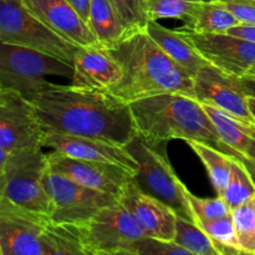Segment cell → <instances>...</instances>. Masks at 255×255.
Returning <instances> with one entry per match:
<instances>
[{
    "mask_svg": "<svg viewBox=\"0 0 255 255\" xmlns=\"http://www.w3.org/2000/svg\"><path fill=\"white\" fill-rule=\"evenodd\" d=\"M47 131L126 146L136 134L129 105L111 92L50 84L30 99Z\"/></svg>",
    "mask_w": 255,
    "mask_h": 255,
    "instance_id": "6da1fadb",
    "label": "cell"
},
{
    "mask_svg": "<svg viewBox=\"0 0 255 255\" xmlns=\"http://www.w3.org/2000/svg\"><path fill=\"white\" fill-rule=\"evenodd\" d=\"M110 51L122 67L121 80L110 92L126 104L167 92L194 97L193 77L146 30L129 35Z\"/></svg>",
    "mask_w": 255,
    "mask_h": 255,
    "instance_id": "7a4b0ae2",
    "label": "cell"
},
{
    "mask_svg": "<svg viewBox=\"0 0 255 255\" xmlns=\"http://www.w3.org/2000/svg\"><path fill=\"white\" fill-rule=\"evenodd\" d=\"M129 109L136 132L146 138L167 142L199 141L246 162L243 156L222 139L203 104L194 97L167 92L131 102Z\"/></svg>",
    "mask_w": 255,
    "mask_h": 255,
    "instance_id": "3957f363",
    "label": "cell"
},
{
    "mask_svg": "<svg viewBox=\"0 0 255 255\" xmlns=\"http://www.w3.org/2000/svg\"><path fill=\"white\" fill-rule=\"evenodd\" d=\"M0 254L85 255L75 227L0 198Z\"/></svg>",
    "mask_w": 255,
    "mask_h": 255,
    "instance_id": "277c9868",
    "label": "cell"
},
{
    "mask_svg": "<svg viewBox=\"0 0 255 255\" xmlns=\"http://www.w3.org/2000/svg\"><path fill=\"white\" fill-rule=\"evenodd\" d=\"M137 162L132 179L141 191L171 207L177 216L193 221L187 187L177 177L167 153V141H152L137 133L124 146Z\"/></svg>",
    "mask_w": 255,
    "mask_h": 255,
    "instance_id": "5b68a950",
    "label": "cell"
},
{
    "mask_svg": "<svg viewBox=\"0 0 255 255\" xmlns=\"http://www.w3.org/2000/svg\"><path fill=\"white\" fill-rule=\"evenodd\" d=\"M42 148L20 149L0 156V198L51 217L54 203L44 186L49 162Z\"/></svg>",
    "mask_w": 255,
    "mask_h": 255,
    "instance_id": "8992f818",
    "label": "cell"
},
{
    "mask_svg": "<svg viewBox=\"0 0 255 255\" xmlns=\"http://www.w3.org/2000/svg\"><path fill=\"white\" fill-rule=\"evenodd\" d=\"M0 42L42 52L71 66L79 49L32 15L20 0H0Z\"/></svg>",
    "mask_w": 255,
    "mask_h": 255,
    "instance_id": "52a82bcc",
    "label": "cell"
},
{
    "mask_svg": "<svg viewBox=\"0 0 255 255\" xmlns=\"http://www.w3.org/2000/svg\"><path fill=\"white\" fill-rule=\"evenodd\" d=\"M74 66L42 52L0 42V89L15 90L26 99L49 86L47 76L72 79Z\"/></svg>",
    "mask_w": 255,
    "mask_h": 255,
    "instance_id": "ba28073f",
    "label": "cell"
},
{
    "mask_svg": "<svg viewBox=\"0 0 255 255\" xmlns=\"http://www.w3.org/2000/svg\"><path fill=\"white\" fill-rule=\"evenodd\" d=\"M75 228L85 255H129L134 242L146 237L133 216L119 201L104 207Z\"/></svg>",
    "mask_w": 255,
    "mask_h": 255,
    "instance_id": "9c48e42d",
    "label": "cell"
},
{
    "mask_svg": "<svg viewBox=\"0 0 255 255\" xmlns=\"http://www.w3.org/2000/svg\"><path fill=\"white\" fill-rule=\"evenodd\" d=\"M46 131L29 99L15 90L0 89V156L42 147Z\"/></svg>",
    "mask_w": 255,
    "mask_h": 255,
    "instance_id": "30bf717a",
    "label": "cell"
},
{
    "mask_svg": "<svg viewBox=\"0 0 255 255\" xmlns=\"http://www.w3.org/2000/svg\"><path fill=\"white\" fill-rule=\"evenodd\" d=\"M44 186L54 203L51 218L65 226H80L104 207L119 201L112 194L82 186L50 168L44 174Z\"/></svg>",
    "mask_w": 255,
    "mask_h": 255,
    "instance_id": "8fae6325",
    "label": "cell"
},
{
    "mask_svg": "<svg viewBox=\"0 0 255 255\" xmlns=\"http://www.w3.org/2000/svg\"><path fill=\"white\" fill-rule=\"evenodd\" d=\"M179 30L209 65L231 76H247L255 64V42L253 41L227 32L203 34L184 26Z\"/></svg>",
    "mask_w": 255,
    "mask_h": 255,
    "instance_id": "7c38bea8",
    "label": "cell"
},
{
    "mask_svg": "<svg viewBox=\"0 0 255 255\" xmlns=\"http://www.w3.org/2000/svg\"><path fill=\"white\" fill-rule=\"evenodd\" d=\"M46 154L49 168L52 172L85 187L112 194L116 198L134 174L119 164L74 158L56 151Z\"/></svg>",
    "mask_w": 255,
    "mask_h": 255,
    "instance_id": "4fadbf2b",
    "label": "cell"
},
{
    "mask_svg": "<svg viewBox=\"0 0 255 255\" xmlns=\"http://www.w3.org/2000/svg\"><path fill=\"white\" fill-rule=\"evenodd\" d=\"M194 99L222 109L247 124L255 125L248 96L239 86L238 77L231 76L212 65L202 67L194 77Z\"/></svg>",
    "mask_w": 255,
    "mask_h": 255,
    "instance_id": "5bb4252c",
    "label": "cell"
},
{
    "mask_svg": "<svg viewBox=\"0 0 255 255\" xmlns=\"http://www.w3.org/2000/svg\"><path fill=\"white\" fill-rule=\"evenodd\" d=\"M117 199L133 216L144 236L174 241L177 213L163 202L141 191L133 179L127 182Z\"/></svg>",
    "mask_w": 255,
    "mask_h": 255,
    "instance_id": "9a60e30c",
    "label": "cell"
},
{
    "mask_svg": "<svg viewBox=\"0 0 255 255\" xmlns=\"http://www.w3.org/2000/svg\"><path fill=\"white\" fill-rule=\"evenodd\" d=\"M121 77V65L110 49L100 44L77 49L74 59L72 86L110 92L119 84Z\"/></svg>",
    "mask_w": 255,
    "mask_h": 255,
    "instance_id": "2e32d148",
    "label": "cell"
},
{
    "mask_svg": "<svg viewBox=\"0 0 255 255\" xmlns=\"http://www.w3.org/2000/svg\"><path fill=\"white\" fill-rule=\"evenodd\" d=\"M42 147H49L52 151L74 158L119 164L133 173L137 171V162L127 149L111 142L46 131L42 139Z\"/></svg>",
    "mask_w": 255,
    "mask_h": 255,
    "instance_id": "e0dca14e",
    "label": "cell"
},
{
    "mask_svg": "<svg viewBox=\"0 0 255 255\" xmlns=\"http://www.w3.org/2000/svg\"><path fill=\"white\" fill-rule=\"evenodd\" d=\"M32 15L76 46L97 45L89 25L66 0H20Z\"/></svg>",
    "mask_w": 255,
    "mask_h": 255,
    "instance_id": "ac0fdd59",
    "label": "cell"
},
{
    "mask_svg": "<svg viewBox=\"0 0 255 255\" xmlns=\"http://www.w3.org/2000/svg\"><path fill=\"white\" fill-rule=\"evenodd\" d=\"M146 32L172 60L183 67L193 79L202 67L209 65V62L199 54L198 50L182 34L179 29L171 30L159 24L158 21H148Z\"/></svg>",
    "mask_w": 255,
    "mask_h": 255,
    "instance_id": "d6986e66",
    "label": "cell"
},
{
    "mask_svg": "<svg viewBox=\"0 0 255 255\" xmlns=\"http://www.w3.org/2000/svg\"><path fill=\"white\" fill-rule=\"evenodd\" d=\"M89 26L97 42L107 49H114L128 36L124 22L110 0H92Z\"/></svg>",
    "mask_w": 255,
    "mask_h": 255,
    "instance_id": "ffe728a7",
    "label": "cell"
},
{
    "mask_svg": "<svg viewBox=\"0 0 255 255\" xmlns=\"http://www.w3.org/2000/svg\"><path fill=\"white\" fill-rule=\"evenodd\" d=\"M222 139L246 159V153L254 138L255 125L247 124L228 112L212 105L203 104ZM247 162V159H246ZM248 167V166H247Z\"/></svg>",
    "mask_w": 255,
    "mask_h": 255,
    "instance_id": "44dd1931",
    "label": "cell"
},
{
    "mask_svg": "<svg viewBox=\"0 0 255 255\" xmlns=\"http://www.w3.org/2000/svg\"><path fill=\"white\" fill-rule=\"evenodd\" d=\"M187 143L203 162L217 196H222L226 187L228 186L232 176L233 161L237 158H233L229 154L222 152L221 149L203 142L188 141Z\"/></svg>",
    "mask_w": 255,
    "mask_h": 255,
    "instance_id": "7402d4cb",
    "label": "cell"
},
{
    "mask_svg": "<svg viewBox=\"0 0 255 255\" xmlns=\"http://www.w3.org/2000/svg\"><path fill=\"white\" fill-rule=\"evenodd\" d=\"M241 24L236 15L217 0H204L197 9L188 25L184 27L203 34L227 32L232 27Z\"/></svg>",
    "mask_w": 255,
    "mask_h": 255,
    "instance_id": "603a6c76",
    "label": "cell"
},
{
    "mask_svg": "<svg viewBox=\"0 0 255 255\" xmlns=\"http://www.w3.org/2000/svg\"><path fill=\"white\" fill-rule=\"evenodd\" d=\"M174 242L191 255H219L212 239L197 223L177 217Z\"/></svg>",
    "mask_w": 255,
    "mask_h": 255,
    "instance_id": "cb8c5ba5",
    "label": "cell"
},
{
    "mask_svg": "<svg viewBox=\"0 0 255 255\" xmlns=\"http://www.w3.org/2000/svg\"><path fill=\"white\" fill-rule=\"evenodd\" d=\"M204 0H144L148 21L161 19H178L188 25Z\"/></svg>",
    "mask_w": 255,
    "mask_h": 255,
    "instance_id": "d4e9b609",
    "label": "cell"
},
{
    "mask_svg": "<svg viewBox=\"0 0 255 255\" xmlns=\"http://www.w3.org/2000/svg\"><path fill=\"white\" fill-rule=\"evenodd\" d=\"M255 194V179L247 167L246 162L234 159L232 167V176L228 186L226 187L222 197L229 208L234 209L242 206Z\"/></svg>",
    "mask_w": 255,
    "mask_h": 255,
    "instance_id": "484cf974",
    "label": "cell"
},
{
    "mask_svg": "<svg viewBox=\"0 0 255 255\" xmlns=\"http://www.w3.org/2000/svg\"><path fill=\"white\" fill-rule=\"evenodd\" d=\"M199 227L212 239L219 255L242 254L238 248L236 227L232 213L229 216L212 221H198Z\"/></svg>",
    "mask_w": 255,
    "mask_h": 255,
    "instance_id": "4316f807",
    "label": "cell"
},
{
    "mask_svg": "<svg viewBox=\"0 0 255 255\" xmlns=\"http://www.w3.org/2000/svg\"><path fill=\"white\" fill-rule=\"evenodd\" d=\"M238 248L242 254L255 255V194L232 209Z\"/></svg>",
    "mask_w": 255,
    "mask_h": 255,
    "instance_id": "83f0119b",
    "label": "cell"
},
{
    "mask_svg": "<svg viewBox=\"0 0 255 255\" xmlns=\"http://www.w3.org/2000/svg\"><path fill=\"white\" fill-rule=\"evenodd\" d=\"M186 196L189 207H191L192 214H193L194 223H197L198 221H212V219L223 218L232 213V209L229 208L222 196H217L216 198H199V197L194 196L189 189H187Z\"/></svg>",
    "mask_w": 255,
    "mask_h": 255,
    "instance_id": "f1b7e54d",
    "label": "cell"
},
{
    "mask_svg": "<svg viewBox=\"0 0 255 255\" xmlns=\"http://www.w3.org/2000/svg\"><path fill=\"white\" fill-rule=\"evenodd\" d=\"M129 35L144 31L148 17L144 9V0H110Z\"/></svg>",
    "mask_w": 255,
    "mask_h": 255,
    "instance_id": "f546056e",
    "label": "cell"
},
{
    "mask_svg": "<svg viewBox=\"0 0 255 255\" xmlns=\"http://www.w3.org/2000/svg\"><path fill=\"white\" fill-rule=\"evenodd\" d=\"M191 255L183 247L178 246L174 241L142 237L134 242L129 255Z\"/></svg>",
    "mask_w": 255,
    "mask_h": 255,
    "instance_id": "4dcf8cb0",
    "label": "cell"
},
{
    "mask_svg": "<svg viewBox=\"0 0 255 255\" xmlns=\"http://www.w3.org/2000/svg\"><path fill=\"white\" fill-rule=\"evenodd\" d=\"M231 10L241 24H255V0H217Z\"/></svg>",
    "mask_w": 255,
    "mask_h": 255,
    "instance_id": "1f68e13d",
    "label": "cell"
},
{
    "mask_svg": "<svg viewBox=\"0 0 255 255\" xmlns=\"http://www.w3.org/2000/svg\"><path fill=\"white\" fill-rule=\"evenodd\" d=\"M227 34L243 37V39L255 42V24H239L229 29Z\"/></svg>",
    "mask_w": 255,
    "mask_h": 255,
    "instance_id": "d6a6232c",
    "label": "cell"
},
{
    "mask_svg": "<svg viewBox=\"0 0 255 255\" xmlns=\"http://www.w3.org/2000/svg\"><path fill=\"white\" fill-rule=\"evenodd\" d=\"M66 1L76 10L77 14H79L80 16L84 19V21L89 25L90 10H91L92 0H66Z\"/></svg>",
    "mask_w": 255,
    "mask_h": 255,
    "instance_id": "836d02e7",
    "label": "cell"
},
{
    "mask_svg": "<svg viewBox=\"0 0 255 255\" xmlns=\"http://www.w3.org/2000/svg\"><path fill=\"white\" fill-rule=\"evenodd\" d=\"M239 86L242 87L244 92L247 94V96L255 97V77L252 76H243L238 77Z\"/></svg>",
    "mask_w": 255,
    "mask_h": 255,
    "instance_id": "e575fe53",
    "label": "cell"
},
{
    "mask_svg": "<svg viewBox=\"0 0 255 255\" xmlns=\"http://www.w3.org/2000/svg\"><path fill=\"white\" fill-rule=\"evenodd\" d=\"M246 159H247V166H248L252 176H253L255 179V132H254L253 141H252L251 146H249L248 151H247L246 153Z\"/></svg>",
    "mask_w": 255,
    "mask_h": 255,
    "instance_id": "d590c367",
    "label": "cell"
},
{
    "mask_svg": "<svg viewBox=\"0 0 255 255\" xmlns=\"http://www.w3.org/2000/svg\"><path fill=\"white\" fill-rule=\"evenodd\" d=\"M248 105H249V110H251L252 115H253V119L255 121V97L248 96Z\"/></svg>",
    "mask_w": 255,
    "mask_h": 255,
    "instance_id": "8d00e7d4",
    "label": "cell"
},
{
    "mask_svg": "<svg viewBox=\"0 0 255 255\" xmlns=\"http://www.w3.org/2000/svg\"><path fill=\"white\" fill-rule=\"evenodd\" d=\"M247 76H252V77H255V64L253 65V67H252L251 70L248 71V74H247Z\"/></svg>",
    "mask_w": 255,
    "mask_h": 255,
    "instance_id": "74e56055",
    "label": "cell"
}]
</instances>
